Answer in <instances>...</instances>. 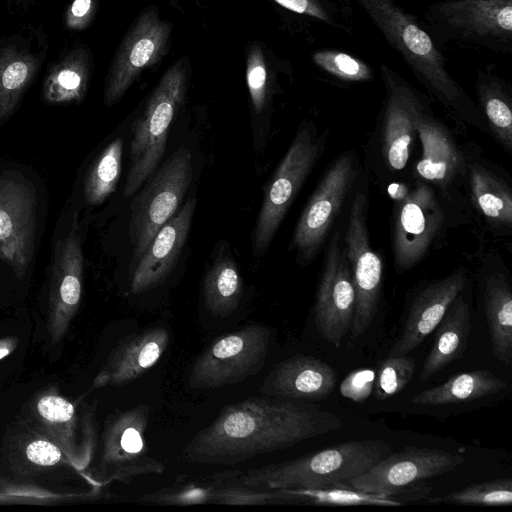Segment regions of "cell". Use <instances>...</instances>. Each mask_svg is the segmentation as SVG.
Here are the masks:
<instances>
[{"instance_id":"1","label":"cell","mask_w":512,"mask_h":512,"mask_svg":"<svg viewBox=\"0 0 512 512\" xmlns=\"http://www.w3.org/2000/svg\"><path fill=\"white\" fill-rule=\"evenodd\" d=\"M334 414L300 401L253 397L230 404L185 446L192 463L232 466L341 429Z\"/></svg>"},{"instance_id":"2","label":"cell","mask_w":512,"mask_h":512,"mask_svg":"<svg viewBox=\"0 0 512 512\" xmlns=\"http://www.w3.org/2000/svg\"><path fill=\"white\" fill-rule=\"evenodd\" d=\"M354 1L416 79L455 120L487 131L477 104L453 78L439 46L417 17L394 0Z\"/></svg>"},{"instance_id":"3","label":"cell","mask_w":512,"mask_h":512,"mask_svg":"<svg viewBox=\"0 0 512 512\" xmlns=\"http://www.w3.org/2000/svg\"><path fill=\"white\" fill-rule=\"evenodd\" d=\"M391 451V445L382 440H353L299 458L250 469L236 481L251 488L275 490L341 485Z\"/></svg>"},{"instance_id":"4","label":"cell","mask_w":512,"mask_h":512,"mask_svg":"<svg viewBox=\"0 0 512 512\" xmlns=\"http://www.w3.org/2000/svg\"><path fill=\"white\" fill-rule=\"evenodd\" d=\"M421 24L437 45L512 52V0H438L427 7Z\"/></svg>"},{"instance_id":"5","label":"cell","mask_w":512,"mask_h":512,"mask_svg":"<svg viewBox=\"0 0 512 512\" xmlns=\"http://www.w3.org/2000/svg\"><path fill=\"white\" fill-rule=\"evenodd\" d=\"M189 75V58L184 56L161 77L134 123L125 197L133 196L161 161L172 120L185 100Z\"/></svg>"},{"instance_id":"6","label":"cell","mask_w":512,"mask_h":512,"mask_svg":"<svg viewBox=\"0 0 512 512\" xmlns=\"http://www.w3.org/2000/svg\"><path fill=\"white\" fill-rule=\"evenodd\" d=\"M96 403L70 400L57 385L32 394L22 405L20 416L55 443L75 470L83 474L97 449Z\"/></svg>"},{"instance_id":"7","label":"cell","mask_w":512,"mask_h":512,"mask_svg":"<svg viewBox=\"0 0 512 512\" xmlns=\"http://www.w3.org/2000/svg\"><path fill=\"white\" fill-rule=\"evenodd\" d=\"M149 418L145 404L107 417L96 475L89 482L97 487L112 481L129 484L139 476L164 473L166 465L152 456L146 441Z\"/></svg>"},{"instance_id":"8","label":"cell","mask_w":512,"mask_h":512,"mask_svg":"<svg viewBox=\"0 0 512 512\" xmlns=\"http://www.w3.org/2000/svg\"><path fill=\"white\" fill-rule=\"evenodd\" d=\"M192 156L178 148L146 180L131 202L129 235L133 245L130 273L159 229L176 213L192 180Z\"/></svg>"},{"instance_id":"9","label":"cell","mask_w":512,"mask_h":512,"mask_svg":"<svg viewBox=\"0 0 512 512\" xmlns=\"http://www.w3.org/2000/svg\"><path fill=\"white\" fill-rule=\"evenodd\" d=\"M325 138L311 123L301 124L266 190L253 235L259 256L270 245L311 170L321 157Z\"/></svg>"},{"instance_id":"10","label":"cell","mask_w":512,"mask_h":512,"mask_svg":"<svg viewBox=\"0 0 512 512\" xmlns=\"http://www.w3.org/2000/svg\"><path fill=\"white\" fill-rule=\"evenodd\" d=\"M271 328L249 324L214 340L195 360L188 384L193 389H216L245 381L264 366Z\"/></svg>"},{"instance_id":"11","label":"cell","mask_w":512,"mask_h":512,"mask_svg":"<svg viewBox=\"0 0 512 512\" xmlns=\"http://www.w3.org/2000/svg\"><path fill=\"white\" fill-rule=\"evenodd\" d=\"M367 217L368 196L359 189L351 203L343 245L355 291V309L350 326L354 339L371 326L378 310L383 282V264L372 249Z\"/></svg>"},{"instance_id":"12","label":"cell","mask_w":512,"mask_h":512,"mask_svg":"<svg viewBox=\"0 0 512 512\" xmlns=\"http://www.w3.org/2000/svg\"><path fill=\"white\" fill-rule=\"evenodd\" d=\"M172 24L161 18L156 6L145 8L121 41L107 73L104 103H117L148 68L167 54Z\"/></svg>"},{"instance_id":"13","label":"cell","mask_w":512,"mask_h":512,"mask_svg":"<svg viewBox=\"0 0 512 512\" xmlns=\"http://www.w3.org/2000/svg\"><path fill=\"white\" fill-rule=\"evenodd\" d=\"M352 151L340 155L308 200L293 234L292 247L302 265L313 261L357 177Z\"/></svg>"},{"instance_id":"14","label":"cell","mask_w":512,"mask_h":512,"mask_svg":"<svg viewBox=\"0 0 512 512\" xmlns=\"http://www.w3.org/2000/svg\"><path fill=\"white\" fill-rule=\"evenodd\" d=\"M465 462L457 453L437 448L406 446L389 453L344 484L369 493L403 494L407 486L445 474Z\"/></svg>"},{"instance_id":"15","label":"cell","mask_w":512,"mask_h":512,"mask_svg":"<svg viewBox=\"0 0 512 512\" xmlns=\"http://www.w3.org/2000/svg\"><path fill=\"white\" fill-rule=\"evenodd\" d=\"M444 221V212L433 187L418 181L398 202L392 230V250L398 273L418 264Z\"/></svg>"},{"instance_id":"16","label":"cell","mask_w":512,"mask_h":512,"mask_svg":"<svg viewBox=\"0 0 512 512\" xmlns=\"http://www.w3.org/2000/svg\"><path fill=\"white\" fill-rule=\"evenodd\" d=\"M380 76L385 87L382 157L390 171L401 172L409 161L419 118L428 106L424 96L393 68L381 64Z\"/></svg>"},{"instance_id":"17","label":"cell","mask_w":512,"mask_h":512,"mask_svg":"<svg viewBox=\"0 0 512 512\" xmlns=\"http://www.w3.org/2000/svg\"><path fill=\"white\" fill-rule=\"evenodd\" d=\"M355 309V291L339 232L330 240L314 307L319 334L339 347L350 330Z\"/></svg>"},{"instance_id":"18","label":"cell","mask_w":512,"mask_h":512,"mask_svg":"<svg viewBox=\"0 0 512 512\" xmlns=\"http://www.w3.org/2000/svg\"><path fill=\"white\" fill-rule=\"evenodd\" d=\"M66 469L75 470L62 450L20 415L7 425L0 448V477L36 484L34 480Z\"/></svg>"},{"instance_id":"19","label":"cell","mask_w":512,"mask_h":512,"mask_svg":"<svg viewBox=\"0 0 512 512\" xmlns=\"http://www.w3.org/2000/svg\"><path fill=\"white\" fill-rule=\"evenodd\" d=\"M36 197L32 187L14 177L0 178V260L21 280L34 251Z\"/></svg>"},{"instance_id":"20","label":"cell","mask_w":512,"mask_h":512,"mask_svg":"<svg viewBox=\"0 0 512 512\" xmlns=\"http://www.w3.org/2000/svg\"><path fill=\"white\" fill-rule=\"evenodd\" d=\"M83 252L76 219L55 250L51 271L46 329L51 345L62 341L81 303Z\"/></svg>"},{"instance_id":"21","label":"cell","mask_w":512,"mask_h":512,"mask_svg":"<svg viewBox=\"0 0 512 512\" xmlns=\"http://www.w3.org/2000/svg\"><path fill=\"white\" fill-rule=\"evenodd\" d=\"M466 281V269L460 267L425 286L414 298L402 333L391 347L388 356L408 355L420 346L435 330L449 305L461 294Z\"/></svg>"},{"instance_id":"22","label":"cell","mask_w":512,"mask_h":512,"mask_svg":"<svg viewBox=\"0 0 512 512\" xmlns=\"http://www.w3.org/2000/svg\"><path fill=\"white\" fill-rule=\"evenodd\" d=\"M197 200L190 198L156 233L131 274V292L162 284L174 269L186 242Z\"/></svg>"},{"instance_id":"23","label":"cell","mask_w":512,"mask_h":512,"mask_svg":"<svg viewBox=\"0 0 512 512\" xmlns=\"http://www.w3.org/2000/svg\"><path fill=\"white\" fill-rule=\"evenodd\" d=\"M169 341L168 330L161 326L122 338L110 351L92 388L124 386L138 379L158 363Z\"/></svg>"},{"instance_id":"24","label":"cell","mask_w":512,"mask_h":512,"mask_svg":"<svg viewBox=\"0 0 512 512\" xmlns=\"http://www.w3.org/2000/svg\"><path fill=\"white\" fill-rule=\"evenodd\" d=\"M337 382L336 371L313 356L297 354L278 363L260 391L269 397L308 402L327 398Z\"/></svg>"},{"instance_id":"25","label":"cell","mask_w":512,"mask_h":512,"mask_svg":"<svg viewBox=\"0 0 512 512\" xmlns=\"http://www.w3.org/2000/svg\"><path fill=\"white\" fill-rule=\"evenodd\" d=\"M417 136L421 144V157L414 169L418 181L447 193L467 171L463 154L447 128L428 109L419 118Z\"/></svg>"},{"instance_id":"26","label":"cell","mask_w":512,"mask_h":512,"mask_svg":"<svg viewBox=\"0 0 512 512\" xmlns=\"http://www.w3.org/2000/svg\"><path fill=\"white\" fill-rule=\"evenodd\" d=\"M45 54L46 47L35 49L32 38L15 35L0 42V122L15 111Z\"/></svg>"},{"instance_id":"27","label":"cell","mask_w":512,"mask_h":512,"mask_svg":"<svg viewBox=\"0 0 512 512\" xmlns=\"http://www.w3.org/2000/svg\"><path fill=\"white\" fill-rule=\"evenodd\" d=\"M93 67L89 48L75 44L52 63L43 81L42 96L53 105L80 103L88 90Z\"/></svg>"},{"instance_id":"28","label":"cell","mask_w":512,"mask_h":512,"mask_svg":"<svg viewBox=\"0 0 512 512\" xmlns=\"http://www.w3.org/2000/svg\"><path fill=\"white\" fill-rule=\"evenodd\" d=\"M434 344L423 364L419 379L427 380L463 357L470 334L469 305L459 294L437 325Z\"/></svg>"},{"instance_id":"29","label":"cell","mask_w":512,"mask_h":512,"mask_svg":"<svg viewBox=\"0 0 512 512\" xmlns=\"http://www.w3.org/2000/svg\"><path fill=\"white\" fill-rule=\"evenodd\" d=\"M477 107L487 130L508 152L512 150V95L509 84L490 69L478 70Z\"/></svg>"},{"instance_id":"30","label":"cell","mask_w":512,"mask_h":512,"mask_svg":"<svg viewBox=\"0 0 512 512\" xmlns=\"http://www.w3.org/2000/svg\"><path fill=\"white\" fill-rule=\"evenodd\" d=\"M472 199L488 225L498 230L512 226V192L505 180L479 163L467 165Z\"/></svg>"},{"instance_id":"31","label":"cell","mask_w":512,"mask_h":512,"mask_svg":"<svg viewBox=\"0 0 512 512\" xmlns=\"http://www.w3.org/2000/svg\"><path fill=\"white\" fill-rule=\"evenodd\" d=\"M484 312L493 355L509 365L512 360V292L503 274H492L487 278Z\"/></svg>"},{"instance_id":"32","label":"cell","mask_w":512,"mask_h":512,"mask_svg":"<svg viewBox=\"0 0 512 512\" xmlns=\"http://www.w3.org/2000/svg\"><path fill=\"white\" fill-rule=\"evenodd\" d=\"M507 383L487 369L460 373L445 383L414 395L411 402L418 405H447L471 402L497 394Z\"/></svg>"},{"instance_id":"33","label":"cell","mask_w":512,"mask_h":512,"mask_svg":"<svg viewBox=\"0 0 512 512\" xmlns=\"http://www.w3.org/2000/svg\"><path fill=\"white\" fill-rule=\"evenodd\" d=\"M278 490L282 493L283 503L325 506H402L404 502L398 500L397 496H406L408 499H410L409 496H416L409 492L403 494L369 493L348 485Z\"/></svg>"},{"instance_id":"34","label":"cell","mask_w":512,"mask_h":512,"mask_svg":"<svg viewBox=\"0 0 512 512\" xmlns=\"http://www.w3.org/2000/svg\"><path fill=\"white\" fill-rule=\"evenodd\" d=\"M243 295V280L238 267L230 257L215 261L205 275L204 303L214 316H228L239 306Z\"/></svg>"},{"instance_id":"35","label":"cell","mask_w":512,"mask_h":512,"mask_svg":"<svg viewBox=\"0 0 512 512\" xmlns=\"http://www.w3.org/2000/svg\"><path fill=\"white\" fill-rule=\"evenodd\" d=\"M123 141H112L97 157L84 182V197L90 205H100L116 189L122 162Z\"/></svg>"},{"instance_id":"36","label":"cell","mask_w":512,"mask_h":512,"mask_svg":"<svg viewBox=\"0 0 512 512\" xmlns=\"http://www.w3.org/2000/svg\"><path fill=\"white\" fill-rule=\"evenodd\" d=\"M429 504L509 506L512 504V479L499 478L471 484L443 496L431 497Z\"/></svg>"},{"instance_id":"37","label":"cell","mask_w":512,"mask_h":512,"mask_svg":"<svg viewBox=\"0 0 512 512\" xmlns=\"http://www.w3.org/2000/svg\"><path fill=\"white\" fill-rule=\"evenodd\" d=\"M415 367V359L408 355L382 360L374 383L376 399L386 400L401 392L413 378Z\"/></svg>"},{"instance_id":"38","label":"cell","mask_w":512,"mask_h":512,"mask_svg":"<svg viewBox=\"0 0 512 512\" xmlns=\"http://www.w3.org/2000/svg\"><path fill=\"white\" fill-rule=\"evenodd\" d=\"M316 66L329 75L346 82H364L373 79L371 67L359 58L337 50H320L312 54Z\"/></svg>"},{"instance_id":"39","label":"cell","mask_w":512,"mask_h":512,"mask_svg":"<svg viewBox=\"0 0 512 512\" xmlns=\"http://www.w3.org/2000/svg\"><path fill=\"white\" fill-rule=\"evenodd\" d=\"M90 494L56 492L33 483H15L0 477V504H50Z\"/></svg>"},{"instance_id":"40","label":"cell","mask_w":512,"mask_h":512,"mask_svg":"<svg viewBox=\"0 0 512 512\" xmlns=\"http://www.w3.org/2000/svg\"><path fill=\"white\" fill-rule=\"evenodd\" d=\"M246 80L254 110L261 113L266 105L268 91L267 66L262 48L253 45L248 52Z\"/></svg>"},{"instance_id":"41","label":"cell","mask_w":512,"mask_h":512,"mask_svg":"<svg viewBox=\"0 0 512 512\" xmlns=\"http://www.w3.org/2000/svg\"><path fill=\"white\" fill-rule=\"evenodd\" d=\"M212 502L229 505H258L281 503L279 490L275 492H259L247 486L214 489Z\"/></svg>"},{"instance_id":"42","label":"cell","mask_w":512,"mask_h":512,"mask_svg":"<svg viewBox=\"0 0 512 512\" xmlns=\"http://www.w3.org/2000/svg\"><path fill=\"white\" fill-rule=\"evenodd\" d=\"M213 490L209 487L187 486L151 493L143 496L141 500L173 505L203 504L212 502Z\"/></svg>"},{"instance_id":"43","label":"cell","mask_w":512,"mask_h":512,"mask_svg":"<svg viewBox=\"0 0 512 512\" xmlns=\"http://www.w3.org/2000/svg\"><path fill=\"white\" fill-rule=\"evenodd\" d=\"M375 377V371L372 369H355L340 383V394L353 402L363 403L373 391Z\"/></svg>"},{"instance_id":"44","label":"cell","mask_w":512,"mask_h":512,"mask_svg":"<svg viewBox=\"0 0 512 512\" xmlns=\"http://www.w3.org/2000/svg\"><path fill=\"white\" fill-rule=\"evenodd\" d=\"M277 4L292 12L310 16L326 24L336 25V14L327 1L322 0H274Z\"/></svg>"},{"instance_id":"45","label":"cell","mask_w":512,"mask_h":512,"mask_svg":"<svg viewBox=\"0 0 512 512\" xmlns=\"http://www.w3.org/2000/svg\"><path fill=\"white\" fill-rule=\"evenodd\" d=\"M97 0H73L64 14V26L80 31L86 29L94 19Z\"/></svg>"},{"instance_id":"46","label":"cell","mask_w":512,"mask_h":512,"mask_svg":"<svg viewBox=\"0 0 512 512\" xmlns=\"http://www.w3.org/2000/svg\"><path fill=\"white\" fill-rule=\"evenodd\" d=\"M19 340L15 336L0 338V361L11 355L18 347Z\"/></svg>"},{"instance_id":"47","label":"cell","mask_w":512,"mask_h":512,"mask_svg":"<svg viewBox=\"0 0 512 512\" xmlns=\"http://www.w3.org/2000/svg\"><path fill=\"white\" fill-rule=\"evenodd\" d=\"M169 5L177 10H182L181 1L182 0H167Z\"/></svg>"},{"instance_id":"48","label":"cell","mask_w":512,"mask_h":512,"mask_svg":"<svg viewBox=\"0 0 512 512\" xmlns=\"http://www.w3.org/2000/svg\"><path fill=\"white\" fill-rule=\"evenodd\" d=\"M13 1L21 3V2H26L27 0H13Z\"/></svg>"}]
</instances>
